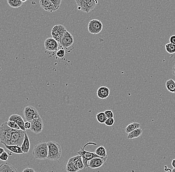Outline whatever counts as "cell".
I'll return each mask as SVG.
<instances>
[{
  "label": "cell",
  "instance_id": "obj_1",
  "mask_svg": "<svg viewBox=\"0 0 175 172\" xmlns=\"http://www.w3.org/2000/svg\"><path fill=\"white\" fill-rule=\"evenodd\" d=\"M48 160L58 161L61 158L62 153V148L60 145L54 141H49L48 143Z\"/></svg>",
  "mask_w": 175,
  "mask_h": 172
},
{
  "label": "cell",
  "instance_id": "obj_33",
  "mask_svg": "<svg viewBox=\"0 0 175 172\" xmlns=\"http://www.w3.org/2000/svg\"><path fill=\"white\" fill-rule=\"evenodd\" d=\"M114 119L113 118H107L105 122V124L108 126H112L114 124Z\"/></svg>",
  "mask_w": 175,
  "mask_h": 172
},
{
  "label": "cell",
  "instance_id": "obj_41",
  "mask_svg": "<svg viewBox=\"0 0 175 172\" xmlns=\"http://www.w3.org/2000/svg\"><path fill=\"white\" fill-rule=\"evenodd\" d=\"M21 2H23V3H24V2H26L27 0H21Z\"/></svg>",
  "mask_w": 175,
  "mask_h": 172
},
{
  "label": "cell",
  "instance_id": "obj_32",
  "mask_svg": "<svg viewBox=\"0 0 175 172\" xmlns=\"http://www.w3.org/2000/svg\"><path fill=\"white\" fill-rule=\"evenodd\" d=\"M9 155L7 152L5 151L2 153V155L0 156V160L4 162H6L9 159Z\"/></svg>",
  "mask_w": 175,
  "mask_h": 172
},
{
  "label": "cell",
  "instance_id": "obj_24",
  "mask_svg": "<svg viewBox=\"0 0 175 172\" xmlns=\"http://www.w3.org/2000/svg\"><path fill=\"white\" fill-rule=\"evenodd\" d=\"M166 88L169 92L175 94V82L172 79H170L167 81Z\"/></svg>",
  "mask_w": 175,
  "mask_h": 172
},
{
  "label": "cell",
  "instance_id": "obj_18",
  "mask_svg": "<svg viewBox=\"0 0 175 172\" xmlns=\"http://www.w3.org/2000/svg\"><path fill=\"white\" fill-rule=\"evenodd\" d=\"M0 172H18V171L14 166L6 162L0 165Z\"/></svg>",
  "mask_w": 175,
  "mask_h": 172
},
{
  "label": "cell",
  "instance_id": "obj_8",
  "mask_svg": "<svg viewBox=\"0 0 175 172\" xmlns=\"http://www.w3.org/2000/svg\"><path fill=\"white\" fill-rule=\"evenodd\" d=\"M67 31L65 26L62 24L55 25L51 30V35L52 38L59 43L61 40L62 37Z\"/></svg>",
  "mask_w": 175,
  "mask_h": 172
},
{
  "label": "cell",
  "instance_id": "obj_15",
  "mask_svg": "<svg viewBox=\"0 0 175 172\" xmlns=\"http://www.w3.org/2000/svg\"><path fill=\"white\" fill-rule=\"evenodd\" d=\"M9 120L15 122L16 124L19 125V126L20 127L21 130L25 131L26 129L25 128V122L21 115H16V114H13L9 117Z\"/></svg>",
  "mask_w": 175,
  "mask_h": 172
},
{
  "label": "cell",
  "instance_id": "obj_40",
  "mask_svg": "<svg viewBox=\"0 0 175 172\" xmlns=\"http://www.w3.org/2000/svg\"><path fill=\"white\" fill-rule=\"evenodd\" d=\"M172 73L174 76H175V65H174V66H173V69H172Z\"/></svg>",
  "mask_w": 175,
  "mask_h": 172
},
{
  "label": "cell",
  "instance_id": "obj_13",
  "mask_svg": "<svg viewBox=\"0 0 175 172\" xmlns=\"http://www.w3.org/2000/svg\"><path fill=\"white\" fill-rule=\"evenodd\" d=\"M107 157H95L92 159L88 163V167L91 169H96L99 168L103 165L107 161Z\"/></svg>",
  "mask_w": 175,
  "mask_h": 172
},
{
  "label": "cell",
  "instance_id": "obj_43",
  "mask_svg": "<svg viewBox=\"0 0 175 172\" xmlns=\"http://www.w3.org/2000/svg\"></svg>",
  "mask_w": 175,
  "mask_h": 172
},
{
  "label": "cell",
  "instance_id": "obj_36",
  "mask_svg": "<svg viewBox=\"0 0 175 172\" xmlns=\"http://www.w3.org/2000/svg\"><path fill=\"white\" fill-rule=\"evenodd\" d=\"M23 172H36L34 169L30 168H27L23 170Z\"/></svg>",
  "mask_w": 175,
  "mask_h": 172
},
{
  "label": "cell",
  "instance_id": "obj_34",
  "mask_svg": "<svg viewBox=\"0 0 175 172\" xmlns=\"http://www.w3.org/2000/svg\"><path fill=\"white\" fill-rule=\"evenodd\" d=\"M105 115L107 118H113L114 117V114L112 110H106L105 111Z\"/></svg>",
  "mask_w": 175,
  "mask_h": 172
},
{
  "label": "cell",
  "instance_id": "obj_31",
  "mask_svg": "<svg viewBox=\"0 0 175 172\" xmlns=\"http://www.w3.org/2000/svg\"><path fill=\"white\" fill-rule=\"evenodd\" d=\"M50 1L53 4V5L54 6L55 8H56L57 10L58 9H59L62 0H50Z\"/></svg>",
  "mask_w": 175,
  "mask_h": 172
},
{
  "label": "cell",
  "instance_id": "obj_23",
  "mask_svg": "<svg viewBox=\"0 0 175 172\" xmlns=\"http://www.w3.org/2000/svg\"><path fill=\"white\" fill-rule=\"evenodd\" d=\"M74 161L75 162L77 165V168H78L79 171L85 169V166L83 162V159L82 157L80 155H78L75 156L73 157Z\"/></svg>",
  "mask_w": 175,
  "mask_h": 172
},
{
  "label": "cell",
  "instance_id": "obj_37",
  "mask_svg": "<svg viewBox=\"0 0 175 172\" xmlns=\"http://www.w3.org/2000/svg\"><path fill=\"white\" fill-rule=\"evenodd\" d=\"M170 42L175 45V35H173L170 37Z\"/></svg>",
  "mask_w": 175,
  "mask_h": 172
},
{
  "label": "cell",
  "instance_id": "obj_7",
  "mask_svg": "<svg viewBox=\"0 0 175 172\" xmlns=\"http://www.w3.org/2000/svg\"><path fill=\"white\" fill-rule=\"evenodd\" d=\"M23 115L25 120L28 122H30L31 120L41 117L37 108L32 106H26L24 108Z\"/></svg>",
  "mask_w": 175,
  "mask_h": 172
},
{
  "label": "cell",
  "instance_id": "obj_4",
  "mask_svg": "<svg viewBox=\"0 0 175 172\" xmlns=\"http://www.w3.org/2000/svg\"><path fill=\"white\" fill-rule=\"evenodd\" d=\"M78 9L88 13L95 9L98 3V0H75Z\"/></svg>",
  "mask_w": 175,
  "mask_h": 172
},
{
  "label": "cell",
  "instance_id": "obj_38",
  "mask_svg": "<svg viewBox=\"0 0 175 172\" xmlns=\"http://www.w3.org/2000/svg\"><path fill=\"white\" fill-rule=\"evenodd\" d=\"M172 166L174 168H175V159L172 160L171 163Z\"/></svg>",
  "mask_w": 175,
  "mask_h": 172
},
{
  "label": "cell",
  "instance_id": "obj_20",
  "mask_svg": "<svg viewBox=\"0 0 175 172\" xmlns=\"http://www.w3.org/2000/svg\"><path fill=\"white\" fill-rule=\"evenodd\" d=\"M6 148H7L11 152L16 154H23L21 146L17 145H10L4 144Z\"/></svg>",
  "mask_w": 175,
  "mask_h": 172
},
{
  "label": "cell",
  "instance_id": "obj_35",
  "mask_svg": "<svg viewBox=\"0 0 175 172\" xmlns=\"http://www.w3.org/2000/svg\"><path fill=\"white\" fill-rule=\"evenodd\" d=\"M25 129H30L31 128V123L30 122H28L26 121V122H25Z\"/></svg>",
  "mask_w": 175,
  "mask_h": 172
},
{
  "label": "cell",
  "instance_id": "obj_17",
  "mask_svg": "<svg viewBox=\"0 0 175 172\" xmlns=\"http://www.w3.org/2000/svg\"><path fill=\"white\" fill-rule=\"evenodd\" d=\"M66 170L67 172H77L79 170L77 168L76 164L74 161L73 157L70 158L67 162L66 167Z\"/></svg>",
  "mask_w": 175,
  "mask_h": 172
},
{
  "label": "cell",
  "instance_id": "obj_30",
  "mask_svg": "<svg viewBox=\"0 0 175 172\" xmlns=\"http://www.w3.org/2000/svg\"><path fill=\"white\" fill-rule=\"evenodd\" d=\"M65 53H66V52H65L64 48H61L58 49V50L57 51V52H56V55L58 58H62L65 56Z\"/></svg>",
  "mask_w": 175,
  "mask_h": 172
},
{
  "label": "cell",
  "instance_id": "obj_11",
  "mask_svg": "<svg viewBox=\"0 0 175 172\" xmlns=\"http://www.w3.org/2000/svg\"><path fill=\"white\" fill-rule=\"evenodd\" d=\"M44 47L46 51L55 53L58 50L59 44L53 38H48L44 42Z\"/></svg>",
  "mask_w": 175,
  "mask_h": 172
},
{
  "label": "cell",
  "instance_id": "obj_2",
  "mask_svg": "<svg viewBox=\"0 0 175 172\" xmlns=\"http://www.w3.org/2000/svg\"><path fill=\"white\" fill-rule=\"evenodd\" d=\"M48 143L45 142L39 143L33 148L32 155L34 158L40 160H46L48 158Z\"/></svg>",
  "mask_w": 175,
  "mask_h": 172
},
{
  "label": "cell",
  "instance_id": "obj_26",
  "mask_svg": "<svg viewBox=\"0 0 175 172\" xmlns=\"http://www.w3.org/2000/svg\"><path fill=\"white\" fill-rule=\"evenodd\" d=\"M8 3L10 7L13 8H18L23 5L21 0H7Z\"/></svg>",
  "mask_w": 175,
  "mask_h": 172
},
{
  "label": "cell",
  "instance_id": "obj_16",
  "mask_svg": "<svg viewBox=\"0 0 175 172\" xmlns=\"http://www.w3.org/2000/svg\"><path fill=\"white\" fill-rule=\"evenodd\" d=\"M110 90L109 88L102 86L98 89L97 90V96L101 99H107L110 96Z\"/></svg>",
  "mask_w": 175,
  "mask_h": 172
},
{
  "label": "cell",
  "instance_id": "obj_10",
  "mask_svg": "<svg viewBox=\"0 0 175 172\" xmlns=\"http://www.w3.org/2000/svg\"><path fill=\"white\" fill-rule=\"evenodd\" d=\"M31 128L30 131L35 134H39L42 132L43 129L44 124L41 117L33 120L30 121Z\"/></svg>",
  "mask_w": 175,
  "mask_h": 172
},
{
  "label": "cell",
  "instance_id": "obj_22",
  "mask_svg": "<svg viewBox=\"0 0 175 172\" xmlns=\"http://www.w3.org/2000/svg\"><path fill=\"white\" fill-rule=\"evenodd\" d=\"M140 125H141L140 124L137 122H134L131 123L125 127V132L127 134H128V133H130V132H132V131L140 128Z\"/></svg>",
  "mask_w": 175,
  "mask_h": 172
},
{
  "label": "cell",
  "instance_id": "obj_3",
  "mask_svg": "<svg viewBox=\"0 0 175 172\" xmlns=\"http://www.w3.org/2000/svg\"><path fill=\"white\" fill-rule=\"evenodd\" d=\"M13 130L14 129L8 126L7 122H5L0 125V142L3 144L9 145Z\"/></svg>",
  "mask_w": 175,
  "mask_h": 172
},
{
  "label": "cell",
  "instance_id": "obj_28",
  "mask_svg": "<svg viewBox=\"0 0 175 172\" xmlns=\"http://www.w3.org/2000/svg\"><path fill=\"white\" fill-rule=\"evenodd\" d=\"M165 49L167 52L169 54H172L175 53V45L170 42L166 44Z\"/></svg>",
  "mask_w": 175,
  "mask_h": 172
},
{
  "label": "cell",
  "instance_id": "obj_21",
  "mask_svg": "<svg viewBox=\"0 0 175 172\" xmlns=\"http://www.w3.org/2000/svg\"><path fill=\"white\" fill-rule=\"evenodd\" d=\"M143 132V130L142 128L136 129L134 131H132V132H130L128 133L127 135V139H133L138 138L141 135Z\"/></svg>",
  "mask_w": 175,
  "mask_h": 172
},
{
  "label": "cell",
  "instance_id": "obj_9",
  "mask_svg": "<svg viewBox=\"0 0 175 172\" xmlns=\"http://www.w3.org/2000/svg\"><path fill=\"white\" fill-rule=\"evenodd\" d=\"M103 28L101 21L98 19H92L88 24V30L90 33L93 35H98L100 33Z\"/></svg>",
  "mask_w": 175,
  "mask_h": 172
},
{
  "label": "cell",
  "instance_id": "obj_25",
  "mask_svg": "<svg viewBox=\"0 0 175 172\" xmlns=\"http://www.w3.org/2000/svg\"><path fill=\"white\" fill-rule=\"evenodd\" d=\"M95 153L99 156L102 157H106L107 156V150L103 146H100L96 148L95 151Z\"/></svg>",
  "mask_w": 175,
  "mask_h": 172
},
{
  "label": "cell",
  "instance_id": "obj_5",
  "mask_svg": "<svg viewBox=\"0 0 175 172\" xmlns=\"http://www.w3.org/2000/svg\"><path fill=\"white\" fill-rule=\"evenodd\" d=\"M89 145H96V143L94 142H89L87 143L86 144L84 145L83 147H81V149L79 151L77 152V153L78 155H80L82 157L83 159V162L85 166V168H88V163L89 161L90 160H91L92 159L95 157H100L98 155H96V153L92 152L87 151L85 150V148L86 146H87Z\"/></svg>",
  "mask_w": 175,
  "mask_h": 172
},
{
  "label": "cell",
  "instance_id": "obj_42",
  "mask_svg": "<svg viewBox=\"0 0 175 172\" xmlns=\"http://www.w3.org/2000/svg\"><path fill=\"white\" fill-rule=\"evenodd\" d=\"M171 172H175V168H174L173 170Z\"/></svg>",
  "mask_w": 175,
  "mask_h": 172
},
{
  "label": "cell",
  "instance_id": "obj_29",
  "mask_svg": "<svg viewBox=\"0 0 175 172\" xmlns=\"http://www.w3.org/2000/svg\"><path fill=\"white\" fill-rule=\"evenodd\" d=\"M7 124L9 127H11V128L14 129H21L19 125L14 122L8 120L7 122Z\"/></svg>",
  "mask_w": 175,
  "mask_h": 172
},
{
  "label": "cell",
  "instance_id": "obj_27",
  "mask_svg": "<svg viewBox=\"0 0 175 172\" xmlns=\"http://www.w3.org/2000/svg\"><path fill=\"white\" fill-rule=\"evenodd\" d=\"M96 120L100 124H105L107 118L105 115V112H100L96 114Z\"/></svg>",
  "mask_w": 175,
  "mask_h": 172
},
{
  "label": "cell",
  "instance_id": "obj_39",
  "mask_svg": "<svg viewBox=\"0 0 175 172\" xmlns=\"http://www.w3.org/2000/svg\"><path fill=\"white\" fill-rule=\"evenodd\" d=\"M4 151H5V150H4V148L0 147V156L2 155V153H3Z\"/></svg>",
  "mask_w": 175,
  "mask_h": 172
},
{
  "label": "cell",
  "instance_id": "obj_19",
  "mask_svg": "<svg viewBox=\"0 0 175 172\" xmlns=\"http://www.w3.org/2000/svg\"><path fill=\"white\" fill-rule=\"evenodd\" d=\"M21 147V150L23 151V153L27 154L29 152V151L30 150V139L28 137V134L26 133V132H25V138L24 140L23 141V143Z\"/></svg>",
  "mask_w": 175,
  "mask_h": 172
},
{
  "label": "cell",
  "instance_id": "obj_12",
  "mask_svg": "<svg viewBox=\"0 0 175 172\" xmlns=\"http://www.w3.org/2000/svg\"><path fill=\"white\" fill-rule=\"evenodd\" d=\"M74 42V39L73 37L69 31L67 30L62 37L59 44L63 48H68L73 45Z\"/></svg>",
  "mask_w": 175,
  "mask_h": 172
},
{
  "label": "cell",
  "instance_id": "obj_14",
  "mask_svg": "<svg viewBox=\"0 0 175 172\" xmlns=\"http://www.w3.org/2000/svg\"><path fill=\"white\" fill-rule=\"evenodd\" d=\"M39 5L42 9L48 12H52L57 10L50 0H39Z\"/></svg>",
  "mask_w": 175,
  "mask_h": 172
},
{
  "label": "cell",
  "instance_id": "obj_6",
  "mask_svg": "<svg viewBox=\"0 0 175 172\" xmlns=\"http://www.w3.org/2000/svg\"><path fill=\"white\" fill-rule=\"evenodd\" d=\"M25 132L21 129H14L9 145L21 146L25 138Z\"/></svg>",
  "mask_w": 175,
  "mask_h": 172
}]
</instances>
